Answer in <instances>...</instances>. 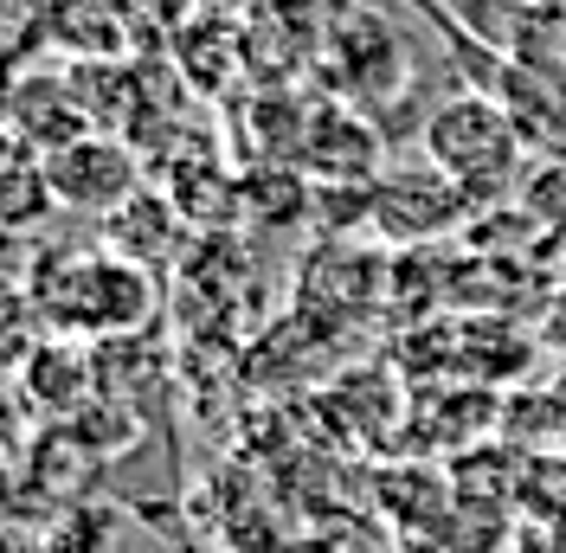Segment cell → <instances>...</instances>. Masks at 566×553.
<instances>
[{
  "label": "cell",
  "mask_w": 566,
  "mask_h": 553,
  "mask_svg": "<svg viewBox=\"0 0 566 553\" xmlns=\"http://www.w3.org/2000/svg\"><path fill=\"white\" fill-rule=\"evenodd\" d=\"M45 180H52V200L65 212L109 219L142 194V161L116 129H91V136L65 142L59 155H45Z\"/></svg>",
  "instance_id": "7a4b0ae2"
},
{
  "label": "cell",
  "mask_w": 566,
  "mask_h": 553,
  "mask_svg": "<svg viewBox=\"0 0 566 553\" xmlns=\"http://www.w3.org/2000/svg\"><path fill=\"white\" fill-rule=\"evenodd\" d=\"M424 161L438 174H451L463 187V200H495L502 187L522 180L528 161V129L495 104L490 91H458L424 116Z\"/></svg>",
  "instance_id": "6da1fadb"
},
{
  "label": "cell",
  "mask_w": 566,
  "mask_h": 553,
  "mask_svg": "<svg viewBox=\"0 0 566 553\" xmlns=\"http://www.w3.org/2000/svg\"><path fill=\"white\" fill-rule=\"evenodd\" d=\"M39 27L45 13L33 0H0V71H20V59L39 45Z\"/></svg>",
  "instance_id": "5b68a950"
},
{
  "label": "cell",
  "mask_w": 566,
  "mask_h": 553,
  "mask_svg": "<svg viewBox=\"0 0 566 553\" xmlns=\"http://www.w3.org/2000/svg\"><path fill=\"white\" fill-rule=\"evenodd\" d=\"M52 200V180H45V155L33 142H20L13 129H0V226L7 232H33Z\"/></svg>",
  "instance_id": "277c9868"
},
{
  "label": "cell",
  "mask_w": 566,
  "mask_h": 553,
  "mask_svg": "<svg viewBox=\"0 0 566 553\" xmlns=\"http://www.w3.org/2000/svg\"><path fill=\"white\" fill-rule=\"evenodd\" d=\"M33 7H39V13H45V20H52V13H65L71 0H33Z\"/></svg>",
  "instance_id": "8992f818"
},
{
  "label": "cell",
  "mask_w": 566,
  "mask_h": 553,
  "mask_svg": "<svg viewBox=\"0 0 566 553\" xmlns=\"http://www.w3.org/2000/svg\"><path fill=\"white\" fill-rule=\"evenodd\" d=\"M367 212H374V226L387 232V239H438V232H451L470 200H463V187L451 174H438L431 161L419 168H392L387 180H374V194H367Z\"/></svg>",
  "instance_id": "3957f363"
}]
</instances>
